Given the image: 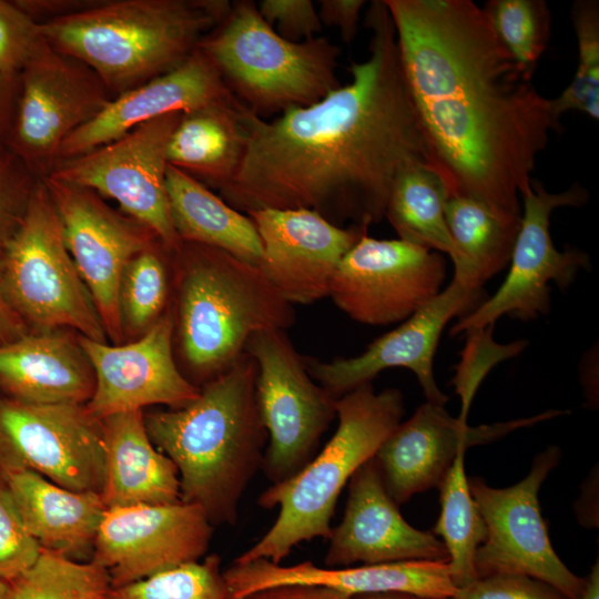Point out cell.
<instances>
[{"label": "cell", "instance_id": "6da1fadb", "mask_svg": "<svg viewBox=\"0 0 599 599\" xmlns=\"http://www.w3.org/2000/svg\"><path fill=\"white\" fill-rule=\"evenodd\" d=\"M365 24L369 54L352 62L349 83L273 120L247 111L241 163L219 190L230 206L244 214L308 209L336 225L368 227L385 217L404 172L432 169L384 0L370 3Z\"/></svg>", "mask_w": 599, "mask_h": 599}, {"label": "cell", "instance_id": "7a4b0ae2", "mask_svg": "<svg viewBox=\"0 0 599 599\" xmlns=\"http://www.w3.org/2000/svg\"><path fill=\"white\" fill-rule=\"evenodd\" d=\"M402 68L448 197L521 215L550 132V105L471 0H384Z\"/></svg>", "mask_w": 599, "mask_h": 599}, {"label": "cell", "instance_id": "3957f363", "mask_svg": "<svg viewBox=\"0 0 599 599\" xmlns=\"http://www.w3.org/2000/svg\"><path fill=\"white\" fill-rule=\"evenodd\" d=\"M256 377L245 353L186 406L144 415L150 439L177 469L181 501L201 507L213 526L236 524L241 498L262 469L267 432Z\"/></svg>", "mask_w": 599, "mask_h": 599}, {"label": "cell", "instance_id": "277c9868", "mask_svg": "<svg viewBox=\"0 0 599 599\" xmlns=\"http://www.w3.org/2000/svg\"><path fill=\"white\" fill-rule=\"evenodd\" d=\"M227 0H99L39 23L57 51L91 68L113 98L183 63L226 18Z\"/></svg>", "mask_w": 599, "mask_h": 599}, {"label": "cell", "instance_id": "5b68a950", "mask_svg": "<svg viewBox=\"0 0 599 599\" xmlns=\"http://www.w3.org/2000/svg\"><path fill=\"white\" fill-rule=\"evenodd\" d=\"M179 353L189 380L201 387L227 372L252 335L290 328L295 311L258 265L222 250L181 242L171 252Z\"/></svg>", "mask_w": 599, "mask_h": 599}, {"label": "cell", "instance_id": "8992f818", "mask_svg": "<svg viewBox=\"0 0 599 599\" xmlns=\"http://www.w3.org/2000/svg\"><path fill=\"white\" fill-rule=\"evenodd\" d=\"M335 408L338 426L324 448L294 476L260 495L262 508H280L277 518L234 564H281L301 542L328 539L342 489L400 424L404 398L397 388L376 393L367 383L338 397Z\"/></svg>", "mask_w": 599, "mask_h": 599}, {"label": "cell", "instance_id": "52a82bcc", "mask_svg": "<svg viewBox=\"0 0 599 599\" xmlns=\"http://www.w3.org/2000/svg\"><path fill=\"white\" fill-rule=\"evenodd\" d=\"M199 48L235 98L262 119L309 106L342 85L338 47L323 37L284 39L250 0L232 2L226 18Z\"/></svg>", "mask_w": 599, "mask_h": 599}, {"label": "cell", "instance_id": "ba28073f", "mask_svg": "<svg viewBox=\"0 0 599 599\" xmlns=\"http://www.w3.org/2000/svg\"><path fill=\"white\" fill-rule=\"evenodd\" d=\"M4 296L30 332L69 327L105 343L93 301L67 248L60 217L39 179L22 223L1 247Z\"/></svg>", "mask_w": 599, "mask_h": 599}, {"label": "cell", "instance_id": "9c48e42d", "mask_svg": "<svg viewBox=\"0 0 599 599\" xmlns=\"http://www.w3.org/2000/svg\"><path fill=\"white\" fill-rule=\"evenodd\" d=\"M245 353L256 363V400L268 438L262 469L272 484H278L315 456L336 417L337 398L315 383L286 331L252 335Z\"/></svg>", "mask_w": 599, "mask_h": 599}, {"label": "cell", "instance_id": "30bf717a", "mask_svg": "<svg viewBox=\"0 0 599 599\" xmlns=\"http://www.w3.org/2000/svg\"><path fill=\"white\" fill-rule=\"evenodd\" d=\"M112 99L91 68L45 41L20 73L7 146L37 179H44L55 169L63 141Z\"/></svg>", "mask_w": 599, "mask_h": 599}, {"label": "cell", "instance_id": "8fae6325", "mask_svg": "<svg viewBox=\"0 0 599 599\" xmlns=\"http://www.w3.org/2000/svg\"><path fill=\"white\" fill-rule=\"evenodd\" d=\"M521 199L520 227L504 283L493 296L461 316L450 328L451 335L494 326L502 316L528 321L546 315L550 309L549 283L566 291L580 271L590 268L587 253L572 247L559 251L550 235L552 211L585 204L587 190L575 183L564 192L550 193L541 182L532 180L530 191Z\"/></svg>", "mask_w": 599, "mask_h": 599}, {"label": "cell", "instance_id": "7c38bea8", "mask_svg": "<svg viewBox=\"0 0 599 599\" xmlns=\"http://www.w3.org/2000/svg\"><path fill=\"white\" fill-rule=\"evenodd\" d=\"M560 455L557 446L539 453L529 474L510 487L494 488L480 478L469 480L487 528L475 557L477 578L520 573L552 586L569 599L581 597L586 578L571 572L555 552L538 499L539 489Z\"/></svg>", "mask_w": 599, "mask_h": 599}, {"label": "cell", "instance_id": "4fadbf2b", "mask_svg": "<svg viewBox=\"0 0 599 599\" xmlns=\"http://www.w3.org/2000/svg\"><path fill=\"white\" fill-rule=\"evenodd\" d=\"M28 469L55 485L101 495L105 445L101 419L81 404H28L0 397V477Z\"/></svg>", "mask_w": 599, "mask_h": 599}, {"label": "cell", "instance_id": "5bb4252c", "mask_svg": "<svg viewBox=\"0 0 599 599\" xmlns=\"http://www.w3.org/2000/svg\"><path fill=\"white\" fill-rule=\"evenodd\" d=\"M183 112L148 121L123 136L59 162L49 175L112 199L172 252L179 238L166 191L167 145Z\"/></svg>", "mask_w": 599, "mask_h": 599}, {"label": "cell", "instance_id": "9a60e30c", "mask_svg": "<svg viewBox=\"0 0 599 599\" xmlns=\"http://www.w3.org/2000/svg\"><path fill=\"white\" fill-rule=\"evenodd\" d=\"M443 254L365 232L341 261L329 296L352 319L384 326L407 319L441 290Z\"/></svg>", "mask_w": 599, "mask_h": 599}, {"label": "cell", "instance_id": "2e32d148", "mask_svg": "<svg viewBox=\"0 0 599 599\" xmlns=\"http://www.w3.org/2000/svg\"><path fill=\"white\" fill-rule=\"evenodd\" d=\"M60 217L67 248L89 288L106 336L124 335L119 288L126 264L160 241L152 230L112 209L97 192L51 176L41 179ZM161 242V241H160Z\"/></svg>", "mask_w": 599, "mask_h": 599}, {"label": "cell", "instance_id": "e0dca14e", "mask_svg": "<svg viewBox=\"0 0 599 599\" xmlns=\"http://www.w3.org/2000/svg\"><path fill=\"white\" fill-rule=\"evenodd\" d=\"M214 526L193 504L140 505L106 509L91 561L103 567L113 588L197 561Z\"/></svg>", "mask_w": 599, "mask_h": 599}, {"label": "cell", "instance_id": "ac0fdd59", "mask_svg": "<svg viewBox=\"0 0 599 599\" xmlns=\"http://www.w3.org/2000/svg\"><path fill=\"white\" fill-rule=\"evenodd\" d=\"M480 298L481 290L453 280L399 326L372 342L362 354L329 362L305 357L307 370L338 398L372 383L385 369L405 367L417 377L427 402L445 405L448 396L439 389L434 375L437 345L447 323L474 309Z\"/></svg>", "mask_w": 599, "mask_h": 599}, {"label": "cell", "instance_id": "d6986e66", "mask_svg": "<svg viewBox=\"0 0 599 599\" xmlns=\"http://www.w3.org/2000/svg\"><path fill=\"white\" fill-rule=\"evenodd\" d=\"M173 337L171 309L128 344L109 345L79 335L95 378L93 395L84 404L87 412L102 419L151 405L177 409L193 402L200 387L186 378L175 362Z\"/></svg>", "mask_w": 599, "mask_h": 599}, {"label": "cell", "instance_id": "ffe728a7", "mask_svg": "<svg viewBox=\"0 0 599 599\" xmlns=\"http://www.w3.org/2000/svg\"><path fill=\"white\" fill-rule=\"evenodd\" d=\"M562 414L567 412L548 410L474 427L451 417L444 405L426 402L390 433L374 460L388 495L400 506L415 494L439 488L455 458L468 447L497 440L516 429Z\"/></svg>", "mask_w": 599, "mask_h": 599}, {"label": "cell", "instance_id": "44dd1931", "mask_svg": "<svg viewBox=\"0 0 599 599\" xmlns=\"http://www.w3.org/2000/svg\"><path fill=\"white\" fill-rule=\"evenodd\" d=\"M262 243L260 267L290 304H312L329 296L335 272L368 231L344 229L308 209H264L246 213Z\"/></svg>", "mask_w": 599, "mask_h": 599}, {"label": "cell", "instance_id": "7402d4cb", "mask_svg": "<svg viewBox=\"0 0 599 599\" xmlns=\"http://www.w3.org/2000/svg\"><path fill=\"white\" fill-rule=\"evenodd\" d=\"M324 567H349L405 560H448L432 531L410 526L388 495L374 458L348 481V498L339 525L332 529Z\"/></svg>", "mask_w": 599, "mask_h": 599}, {"label": "cell", "instance_id": "603a6c76", "mask_svg": "<svg viewBox=\"0 0 599 599\" xmlns=\"http://www.w3.org/2000/svg\"><path fill=\"white\" fill-rule=\"evenodd\" d=\"M235 101L213 61L197 47L179 67L114 97L93 120L63 141L58 163L108 144L159 116Z\"/></svg>", "mask_w": 599, "mask_h": 599}, {"label": "cell", "instance_id": "cb8c5ba5", "mask_svg": "<svg viewBox=\"0 0 599 599\" xmlns=\"http://www.w3.org/2000/svg\"><path fill=\"white\" fill-rule=\"evenodd\" d=\"M227 599L288 583L326 586L345 595L406 592L428 598H455L448 560H405L328 568L303 561L282 566L266 559L234 564L223 570Z\"/></svg>", "mask_w": 599, "mask_h": 599}, {"label": "cell", "instance_id": "d4e9b609", "mask_svg": "<svg viewBox=\"0 0 599 599\" xmlns=\"http://www.w3.org/2000/svg\"><path fill=\"white\" fill-rule=\"evenodd\" d=\"M93 368L79 335L63 329L29 332L0 346V392L28 404H87Z\"/></svg>", "mask_w": 599, "mask_h": 599}, {"label": "cell", "instance_id": "484cf974", "mask_svg": "<svg viewBox=\"0 0 599 599\" xmlns=\"http://www.w3.org/2000/svg\"><path fill=\"white\" fill-rule=\"evenodd\" d=\"M4 480L29 534L42 549L78 561H90L106 510L100 494L73 491L40 474L22 469Z\"/></svg>", "mask_w": 599, "mask_h": 599}, {"label": "cell", "instance_id": "4316f807", "mask_svg": "<svg viewBox=\"0 0 599 599\" xmlns=\"http://www.w3.org/2000/svg\"><path fill=\"white\" fill-rule=\"evenodd\" d=\"M101 422L105 478L100 496L106 509L180 502L177 469L150 439L143 410L115 413Z\"/></svg>", "mask_w": 599, "mask_h": 599}, {"label": "cell", "instance_id": "83f0119b", "mask_svg": "<svg viewBox=\"0 0 599 599\" xmlns=\"http://www.w3.org/2000/svg\"><path fill=\"white\" fill-rule=\"evenodd\" d=\"M248 109L238 100L183 112L167 145L170 165L220 190L241 163Z\"/></svg>", "mask_w": 599, "mask_h": 599}, {"label": "cell", "instance_id": "f1b7e54d", "mask_svg": "<svg viewBox=\"0 0 599 599\" xmlns=\"http://www.w3.org/2000/svg\"><path fill=\"white\" fill-rule=\"evenodd\" d=\"M166 191L174 230L183 242L222 250L260 266L262 243L253 221L207 186L169 164Z\"/></svg>", "mask_w": 599, "mask_h": 599}, {"label": "cell", "instance_id": "f546056e", "mask_svg": "<svg viewBox=\"0 0 599 599\" xmlns=\"http://www.w3.org/2000/svg\"><path fill=\"white\" fill-rule=\"evenodd\" d=\"M445 216L453 242L454 277L461 285L483 284L509 264L521 215L498 211L480 201L451 196Z\"/></svg>", "mask_w": 599, "mask_h": 599}, {"label": "cell", "instance_id": "4dcf8cb0", "mask_svg": "<svg viewBox=\"0 0 599 599\" xmlns=\"http://www.w3.org/2000/svg\"><path fill=\"white\" fill-rule=\"evenodd\" d=\"M447 199L435 171L425 165L414 166L396 180L385 217L399 240L450 257L453 242L445 216Z\"/></svg>", "mask_w": 599, "mask_h": 599}, {"label": "cell", "instance_id": "1f68e13d", "mask_svg": "<svg viewBox=\"0 0 599 599\" xmlns=\"http://www.w3.org/2000/svg\"><path fill=\"white\" fill-rule=\"evenodd\" d=\"M439 489L440 514L432 532L441 538L451 579L459 590L477 579L475 557L487 536L466 477L464 453L455 458Z\"/></svg>", "mask_w": 599, "mask_h": 599}, {"label": "cell", "instance_id": "d6a6232c", "mask_svg": "<svg viewBox=\"0 0 599 599\" xmlns=\"http://www.w3.org/2000/svg\"><path fill=\"white\" fill-rule=\"evenodd\" d=\"M8 585L11 599H113L103 567L42 548L35 562Z\"/></svg>", "mask_w": 599, "mask_h": 599}, {"label": "cell", "instance_id": "836d02e7", "mask_svg": "<svg viewBox=\"0 0 599 599\" xmlns=\"http://www.w3.org/2000/svg\"><path fill=\"white\" fill-rule=\"evenodd\" d=\"M169 253L158 241L126 264L119 288V312L124 337H140L166 312L170 292Z\"/></svg>", "mask_w": 599, "mask_h": 599}, {"label": "cell", "instance_id": "e575fe53", "mask_svg": "<svg viewBox=\"0 0 599 599\" xmlns=\"http://www.w3.org/2000/svg\"><path fill=\"white\" fill-rule=\"evenodd\" d=\"M483 10L511 57L534 72L550 39L548 4L544 0H490Z\"/></svg>", "mask_w": 599, "mask_h": 599}, {"label": "cell", "instance_id": "d590c367", "mask_svg": "<svg viewBox=\"0 0 599 599\" xmlns=\"http://www.w3.org/2000/svg\"><path fill=\"white\" fill-rule=\"evenodd\" d=\"M578 43V64L570 84L550 100L554 115L560 120L569 111L599 119V4L579 0L571 10Z\"/></svg>", "mask_w": 599, "mask_h": 599}, {"label": "cell", "instance_id": "8d00e7d4", "mask_svg": "<svg viewBox=\"0 0 599 599\" xmlns=\"http://www.w3.org/2000/svg\"><path fill=\"white\" fill-rule=\"evenodd\" d=\"M219 555L206 556L149 578L113 588V599H227Z\"/></svg>", "mask_w": 599, "mask_h": 599}, {"label": "cell", "instance_id": "74e56055", "mask_svg": "<svg viewBox=\"0 0 599 599\" xmlns=\"http://www.w3.org/2000/svg\"><path fill=\"white\" fill-rule=\"evenodd\" d=\"M41 547L27 530L10 491L0 478V579L9 582L38 559Z\"/></svg>", "mask_w": 599, "mask_h": 599}, {"label": "cell", "instance_id": "f35d334b", "mask_svg": "<svg viewBox=\"0 0 599 599\" xmlns=\"http://www.w3.org/2000/svg\"><path fill=\"white\" fill-rule=\"evenodd\" d=\"M44 42L38 22L14 1L0 0V73L20 74Z\"/></svg>", "mask_w": 599, "mask_h": 599}, {"label": "cell", "instance_id": "ab89813d", "mask_svg": "<svg viewBox=\"0 0 599 599\" xmlns=\"http://www.w3.org/2000/svg\"><path fill=\"white\" fill-rule=\"evenodd\" d=\"M38 180L7 145L0 148V247L22 223Z\"/></svg>", "mask_w": 599, "mask_h": 599}, {"label": "cell", "instance_id": "60d3db41", "mask_svg": "<svg viewBox=\"0 0 599 599\" xmlns=\"http://www.w3.org/2000/svg\"><path fill=\"white\" fill-rule=\"evenodd\" d=\"M456 599H569L552 586L520 573H493L459 589Z\"/></svg>", "mask_w": 599, "mask_h": 599}, {"label": "cell", "instance_id": "b9f144b4", "mask_svg": "<svg viewBox=\"0 0 599 599\" xmlns=\"http://www.w3.org/2000/svg\"><path fill=\"white\" fill-rule=\"evenodd\" d=\"M262 18L286 40L300 42L316 38L322 31L317 9L311 0H262Z\"/></svg>", "mask_w": 599, "mask_h": 599}, {"label": "cell", "instance_id": "7bdbcfd3", "mask_svg": "<svg viewBox=\"0 0 599 599\" xmlns=\"http://www.w3.org/2000/svg\"><path fill=\"white\" fill-rule=\"evenodd\" d=\"M364 0H321L318 16L322 24L336 27L344 42L349 43L357 33Z\"/></svg>", "mask_w": 599, "mask_h": 599}, {"label": "cell", "instance_id": "ee69618b", "mask_svg": "<svg viewBox=\"0 0 599 599\" xmlns=\"http://www.w3.org/2000/svg\"><path fill=\"white\" fill-rule=\"evenodd\" d=\"M243 599H351V597L326 586L288 583L258 590Z\"/></svg>", "mask_w": 599, "mask_h": 599}, {"label": "cell", "instance_id": "f6af8a7d", "mask_svg": "<svg viewBox=\"0 0 599 599\" xmlns=\"http://www.w3.org/2000/svg\"><path fill=\"white\" fill-rule=\"evenodd\" d=\"M16 4L41 23L93 7L99 0H14Z\"/></svg>", "mask_w": 599, "mask_h": 599}, {"label": "cell", "instance_id": "bcb514c9", "mask_svg": "<svg viewBox=\"0 0 599 599\" xmlns=\"http://www.w3.org/2000/svg\"><path fill=\"white\" fill-rule=\"evenodd\" d=\"M20 89V74L0 73V148L7 145Z\"/></svg>", "mask_w": 599, "mask_h": 599}, {"label": "cell", "instance_id": "7dc6e473", "mask_svg": "<svg viewBox=\"0 0 599 599\" xmlns=\"http://www.w3.org/2000/svg\"><path fill=\"white\" fill-rule=\"evenodd\" d=\"M30 332L22 318L8 303L2 288V250L0 247V346Z\"/></svg>", "mask_w": 599, "mask_h": 599}, {"label": "cell", "instance_id": "c3c4849f", "mask_svg": "<svg viewBox=\"0 0 599 599\" xmlns=\"http://www.w3.org/2000/svg\"><path fill=\"white\" fill-rule=\"evenodd\" d=\"M579 599H599V564L592 567L589 576L586 578V587Z\"/></svg>", "mask_w": 599, "mask_h": 599}, {"label": "cell", "instance_id": "681fc988", "mask_svg": "<svg viewBox=\"0 0 599 599\" xmlns=\"http://www.w3.org/2000/svg\"><path fill=\"white\" fill-rule=\"evenodd\" d=\"M351 599H456V598H428L416 596L406 592H382V593H366V595H356L351 597Z\"/></svg>", "mask_w": 599, "mask_h": 599}, {"label": "cell", "instance_id": "f907efd6", "mask_svg": "<svg viewBox=\"0 0 599 599\" xmlns=\"http://www.w3.org/2000/svg\"><path fill=\"white\" fill-rule=\"evenodd\" d=\"M0 599H11L9 585L2 579H0Z\"/></svg>", "mask_w": 599, "mask_h": 599}]
</instances>
